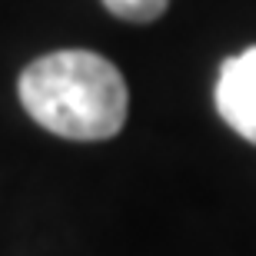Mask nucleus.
I'll list each match as a JSON object with an SVG mask.
<instances>
[{
  "label": "nucleus",
  "mask_w": 256,
  "mask_h": 256,
  "mask_svg": "<svg viewBox=\"0 0 256 256\" xmlns=\"http://www.w3.org/2000/svg\"><path fill=\"white\" fill-rule=\"evenodd\" d=\"M216 110L243 140L256 143V47L223 60L216 80Z\"/></svg>",
  "instance_id": "2"
},
{
  "label": "nucleus",
  "mask_w": 256,
  "mask_h": 256,
  "mask_svg": "<svg viewBox=\"0 0 256 256\" xmlns=\"http://www.w3.org/2000/svg\"><path fill=\"white\" fill-rule=\"evenodd\" d=\"M17 90L34 124L64 140H110L130 114L124 74L94 50H57L34 60Z\"/></svg>",
  "instance_id": "1"
},
{
  "label": "nucleus",
  "mask_w": 256,
  "mask_h": 256,
  "mask_svg": "<svg viewBox=\"0 0 256 256\" xmlns=\"http://www.w3.org/2000/svg\"><path fill=\"white\" fill-rule=\"evenodd\" d=\"M104 7L120 20H130V24H150V20L163 17L170 0H104Z\"/></svg>",
  "instance_id": "3"
}]
</instances>
